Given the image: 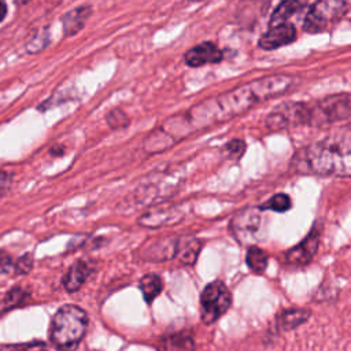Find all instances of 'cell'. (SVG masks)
Masks as SVG:
<instances>
[{
    "mask_svg": "<svg viewBox=\"0 0 351 351\" xmlns=\"http://www.w3.org/2000/svg\"><path fill=\"white\" fill-rule=\"evenodd\" d=\"M351 118V93H333L303 106V126H325Z\"/></svg>",
    "mask_w": 351,
    "mask_h": 351,
    "instance_id": "277c9868",
    "label": "cell"
},
{
    "mask_svg": "<svg viewBox=\"0 0 351 351\" xmlns=\"http://www.w3.org/2000/svg\"><path fill=\"white\" fill-rule=\"evenodd\" d=\"M308 1L310 0H282L273 11L269 21V26L285 23L292 15L302 11L308 4Z\"/></svg>",
    "mask_w": 351,
    "mask_h": 351,
    "instance_id": "4fadbf2b",
    "label": "cell"
},
{
    "mask_svg": "<svg viewBox=\"0 0 351 351\" xmlns=\"http://www.w3.org/2000/svg\"><path fill=\"white\" fill-rule=\"evenodd\" d=\"M89 274H90V265L84 261H78L74 265H71V267L67 270L66 276L63 277V285L69 292L78 291L82 287V284L86 281Z\"/></svg>",
    "mask_w": 351,
    "mask_h": 351,
    "instance_id": "5bb4252c",
    "label": "cell"
},
{
    "mask_svg": "<svg viewBox=\"0 0 351 351\" xmlns=\"http://www.w3.org/2000/svg\"><path fill=\"white\" fill-rule=\"evenodd\" d=\"M223 59V52L211 41L200 43L192 48H189L184 60L189 67H200L210 63H219Z\"/></svg>",
    "mask_w": 351,
    "mask_h": 351,
    "instance_id": "9c48e42d",
    "label": "cell"
},
{
    "mask_svg": "<svg viewBox=\"0 0 351 351\" xmlns=\"http://www.w3.org/2000/svg\"><path fill=\"white\" fill-rule=\"evenodd\" d=\"M130 119L126 115V112H123L119 108H115L112 111H110L107 114V123L110 125V128L112 129H121V128H126L129 125Z\"/></svg>",
    "mask_w": 351,
    "mask_h": 351,
    "instance_id": "cb8c5ba5",
    "label": "cell"
},
{
    "mask_svg": "<svg viewBox=\"0 0 351 351\" xmlns=\"http://www.w3.org/2000/svg\"><path fill=\"white\" fill-rule=\"evenodd\" d=\"M319 244V232L313 229L298 245L288 250L285 259L292 265H306L315 255Z\"/></svg>",
    "mask_w": 351,
    "mask_h": 351,
    "instance_id": "30bf717a",
    "label": "cell"
},
{
    "mask_svg": "<svg viewBox=\"0 0 351 351\" xmlns=\"http://www.w3.org/2000/svg\"><path fill=\"white\" fill-rule=\"evenodd\" d=\"M26 298V293L23 292V289L21 288H14L11 289L5 296L4 299L0 302V314L14 308L15 306L21 304V302Z\"/></svg>",
    "mask_w": 351,
    "mask_h": 351,
    "instance_id": "ffe728a7",
    "label": "cell"
},
{
    "mask_svg": "<svg viewBox=\"0 0 351 351\" xmlns=\"http://www.w3.org/2000/svg\"><path fill=\"white\" fill-rule=\"evenodd\" d=\"M296 40V29L292 23H281L269 26V29L261 36L258 45L265 51H273L280 47H285Z\"/></svg>",
    "mask_w": 351,
    "mask_h": 351,
    "instance_id": "ba28073f",
    "label": "cell"
},
{
    "mask_svg": "<svg viewBox=\"0 0 351 351\" xmlns=\"http://www.w3.org/2000/svg\"><path fill=\"white\" fill-rule=\"evenodd\" d=\"M90 14H92V8H90V5H86V4L67 11L62 16L63 34L66 37H71V36L77 34L85 26Z\"/></svg>",
    "mask_w": 351,
    "mask_h": 351,
    "instance_id": "7c38bea8",
    "label": "cell"
},
{
    "mask_svg": "<svg viewBox=\"0 0 351 351\" xmlns=\"http://www.w3.org/2000/svg\"><path fill=\"white\" fill-rule=\"evenodd\" d=\"M184 214L177 207L152 208L138 218V223L145 228H159L177 223L182 219Z\"/></svg>",
    "mask_w": 351,
    "mask_h": 351,
    "instance_id": "8fae6325",
    "label": "cell"
},
{
    "mask_svg": "<svg viewBox=\"0 0 351 351\" xmlns=\"http://www.w3.org/2000/svg\"><path fill=\"white\" fill-rule=\"evenodd\" d=\"M291 197L287 193H276L263 204L259 206V210H271L277 213H285L291 208Z\"/></svg>",
    "mask_w": 351,
    "mask_h": 351,
    "instance_id": "d6986e66",
    "label": "cell"
},
{
    "mask_svg": "<svg viewBox=\"0 0 351 351\" xmlns=\"http://www.w3.org/2000/svg\"><path fill=\"white\" fill-rule=\"evenodd\" d=\"M245 262H247V266L252 271L262 273V271H265V269L267 266V255L261 248H258L255 245H251L247 250Z\"/></svg>",
    "mask_w": 351,
    "mask_h": 351,
    "instance_id": "ac0fdd59",
    "label": "cell"
},
{
    "mask_svg": "<svg viewBox=\"0 0 351 351\" xmlns=\"http://www.w3.org/2000/svg\"><path fill=\"white\" fill-rule=\"evenodd\" d=\"M244 151H245V143L241 138H232L222 148L223 155L229 159H239L244 154Z\"/></svg>",
    "mask_w": 351,
    "mask_h": 351,
    "instance_id": "44dd1931",
    "label": "cell"
},
{
    "mask_svg": "<svg viewBox=\"0 0 351 351\" xmlns=\"http://www.w3.org/2000/svg\"><path fill=\"white\" fill-rule=\"evenodd\" d=\"M351 7V0H317L303 21L307 33H322L339 22Z\"/></svg>",
    "mask_w": 351,
    "mask_h": 351,
    "instance_id": "5b68a950",
    "label": "cell"
},
{
    "mask_svg": "<svg viewBox=\"0 0 351 351\" xmlns=\"http://www.w3.org/2000/svg\"><path fill=\"white\" fill-rule=\"evenodd\" d=\"M310 310L307 308H288L282 310L277 315V325L281 330H291L310 318Z\"/></svg>",
    "mask_w": 351,
    "mask_h": 351,
    "instance_id": "2e32d148",
    "label": "cell"
},
{
    "mask_svg": "<svg viewBox=\"0 0 351 351\" xmlns=\"http://www.w3.org/2000/svg\"><path fill=\"white\" fill-rule=\"evenodd\" d=\"M261 226V210L259 207H248L232 218L230 229L233 236L241 243L247 244L255 239V234Z\"/></svg>",
    "mask_w": 351,
    "mask_h": 351,
    "instance_id": "52a82bcc",
    "label": "cell"
},
{
    "mask_svg": "<svg viewBox=\"0 0 351 351\" xmlns=\"http://www.w3.org/2000/svg\"><path fill=\"white\" fill-rule=\"evenodd\" d=\"M140 291L143 292L145 302L151 303L162 291V278L154 273L145 274L140 280Z\"/></svg>",
    "mask_w": 351,
    "mask_h": 351,
    "instance_id": "e0dca14e",
    "label": "cell"
},
{
    "mask_svg": "<svg viewBox=\"0 0 351 351\" xmlns=\"http://www.w3.org/2000/svg\"><path fill=\"white\" fill-rule=\"evenodd\" d=\"M296 171L351 177V137L330 136L303 147L292 162Z\"/></svg>",
    "mask_w": 351,
    "mask_h": 351,
    "instance_id": "7a4b0ae2",
    "label": "cell"
},
{
    "mask_svg": "<svg viewBox=\"0 0 351 351\" xmlns=\"http://www.w3.org/2000/svg\"><path fill=\"white\" fill-rule=\"evenodd\" d=\"M296 84L298 78L293 75L270 74L211 96L186 111L167 118L147 137L145 149L149 152L167 149L196 132L217 126L243 115L261 103L285 95Z\"/></svg>",
    "mask_w": 351,
    "mask_h": 351,
    "instance_id": "6da1fadb",
    "label": "cell"
},
{
    "mask_svg": "<svg viewBox=\"0 0 351 351\" xmlns=\"http://www.w3.org/2000/svg\"><path fill=\"white\" fill-rule=\"evenodd\" d=\"M88 314L75 304L62 306L53 315L49 328L52 344L59 351H74L86 333Z\"/></svg>",
    "mask_w": 351,
    "mask_h": 351,
    "instance_id": "3957f363",
    "label": "cell"
},
{
    "mask_svg": "<svg viewBox=\"0 0 351 351\" xmlns=\"http://www.w3.org/2000/svg\"><path fill=\"white\" fill-rule=\"evenodd\" d=\"M11 182H12V177L10 173L4 171V170H0V196L5 195L11 186Z\"/></svg>",
    "mask_w": 351,
    "mask_h": 351,
    "instance_id": "484cf974",
    "label": "cell"
},
{
    "mask_svg": "<svg viewBox=\"0 0 351 351\" xmlns=\"http://www.w3.org/2000/svg\"><path fill=\"white\" fill-rule=\"evenodd\" d=\"M232 304V295L228 287L215 280L206 285L200 295V317L204 324L215 322Z\"/></svg>",
    "mask_w": 351,
    "mask_h": 351,
    "instance_id": "8992f818",
    "label": "cell"
},
{
    "mask_svg": "<svg viewBox=\"0 0 351 351\" xmlns=\"http://www.w3.org/2000/svg\"><path fill=\"white\" fill-rule=\"evenodd\" d=\"M12 259L11 256L4 252V251H0V274H4V273H10L11 269H12Z\"/></svg>",
    "mask_w": 351,
    "mask_h": 351,
    "instance_id": "4316f807",
    "label": "cell"
},
{
    "mask_svg": "<svg viewBox=\"0 0 351 351\" xmlns=\"http://www.w3.org/2000/svg\"><path fill=\"white\" fill-rule=\"evenodd\" d=\"M186 1H192V3H195V1H203V0H186Z\"/></svg>",
    "mask_w": 351,
    "mask_h": 351,
    "instance_id": "f546056e",
    "label": "cell"
},
{
    "mask_svg": "<svg viewBox=\"0 0 351 351\" xmlns=\"http://www.w3.org/2000/svg\"><path fill=\"white\" fill-rule=\"evenodd\" d=\"M200 248H202V243L195 237L186 236V237L177 239L174 258H178L184 265H193L199 255Z\"/></svg>",
    "mask_w": 351,
    "mask_h": 351,
    "instance_id": "9a60e30c",
    "label": "cell"
},
{
    "mask_svg": "<svg viewBox=\"0 0 351 351\" xmlns=\"http://www.w3.org/2000/svg\"><path fill=\"white\" fill-rule=\"evenodd\" d=\"M48 43H49V36H48L47 29H44V30L36 33L34 37L26 43V49L29 53H36V52H40L41 49H44L48 45Z\"/></svg>",
    "mask_w": 351,
    "mask_h": 351,
    "instance_id": "7402d4cb",
    "label": "cell"
},
{
    "mask_svg": "<svg viewBox=\"0 0 351 351\" xmlns=\"http://www.w3.org/2000/svg\"><path fill=\"white\" fill-rule=\"evenodd\" d=\"M5 15H7V1L0 0V22L5 18Z\"/></svg>",
    "mask_w": 351,
    "mask_h": 351,
    "instance_id": "83f0119b",
    "label": "cell"
},
{
    "mask_svg": "<svg viewBox=\"0 0 351 351\" xmlns=\"http://www.w3.org/2000/svg\"><path fill=\"white\" fill-rule=\"evenodd\" d=\"M0 351H48L47 344L43 341H29L19 344H4Z\"/></svg>",
    "mask_w": 351,
    "mask_h": 351,
    "instance_id": "603a6c76",
    "label": "cell"
},
{
    "mask_svg": "<svg viewBox=\"0 0 351 351\" xmlns=\"http://www.w3.org/2000/svg\"><path fill=\"white\" fill-rule=\"evenodd\" d=\"M33 267V258L30 254H26L25 256H22L18 263H15V270L19 274H27Z\"/></svg>",
    "mask_w": 351,
    "mask_h": 351,
    "instance_id": "d4e9b609",
    "label": "cell"
},
{
    "mask_svg": "<svg viewBox=\"0 0 351 351\" xmlns=\"http://www.w3.org/2000/svg\"><path fill=\"white\" fill-rule=\"evenodd\" d=\"M27 1H30V0H15V3H18V4H25Z\"/></svg>",
    "mask_w": 351,
    "mask_h": 351,
    "instance_id": "f1b7e54d",
    "label": "cell"
}]
</instances>
